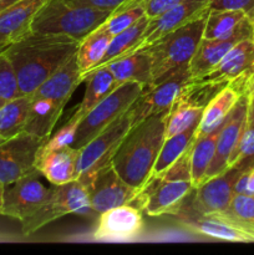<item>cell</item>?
Wrapping results in <instances>:
<instances>
[{
  "label": "cell",
  "mask_w": 254,
  "mask_h": 255,
  "mask_svg": "<svg viewBox=\"0 0 254 255\" xmlns=\"http://www.w3.org/2000/svg\"><path fill=\"white\" fill-rule=\"evenodd\" d=\"M193 144V142H192ZM192 144L181 157L176 159L166 171L153 178H162L167 181H191V151ZM152 179V178H151ZM192 182V181H191Z\"/></svg>",
  "instance_id": "obj_39"
},
{
  "label": "cell",
  "mask_w": 254,
  "mask_h": 255,
  "mask_svg": "<svg viewBox=\"0 0 254 255\" xmlns=\"http://www.w3.org/2000/svg\"><path fill=\"white\" fill-rule=\"evenodd\" d=\"M193 189L191 181L152 178L139 191L134 206L149 217L176 216Z\"/></svg>",
  "instance_id": "obj_8"
},
{
  "label": "cell",
  "mask_w": 254,
  "mask_h": 255,
  "mask_svg": "<svg viewBox=\"0 0 254 255\" xmlns=\"http://www.w3.org/2000/svg\"><path fill=\"white\" fill-rule=\"evenodd\" d=\"M79 44L65 35L40 32H27L9 44L4 54L16 75L20 95H31L76 54Z\"/></svg>",
  "instance_id": "obj_1"
},
{
  "label": "cell",
  "mask_w": 254,
  "mask_h": 255,
  "mask_svg": "<svg viewBox=\"0 0 254 255\" xmlns=\"http://www.w3.org/2000/svg\"><path fill=\"white\" fill-rule=\"evenodd\" d=\"M44 139L21 132L0 144V183H14L21 177L35 171L37 151Z\"/></svg>",
  "instance_id": "obj_11"
},
{
  "label": "cell",
  "mask_w": 254,
  "mask_h": 255,
  "mask_svg": "<svg viewBox=\"0 0 254 255\" xmlns=\"http://www.w3.org/2000/svg\"><path fill=\"white\" fill-rule=\"evenodd\" d=\"M196 129L197 126L191 127V128L186 129V131L181 132V133H177L172 137H167L164 139L148 179L153 178V177L158 176L162 172L166 171L178 157H181L186 152V149L193 142Z\"/></svg>",
  "instance_id": "obj_33"
},
{
  "label": "cell",
  "mask_w": 254,
  "mask_h": 255,
  "mask_svg": "<svg viewBox=\"0 0 254 255\" xmlns=\"http://www.w3.org/2000/svg\"><path fill=\"white\" fill-rule=\"evenodd\" d=\"M105 66L111 71L116 86L125 82H138L147 87L153 82L151 60L144 49H138L126 56L112 60Z\"/></svg>",
  "instance_id": "obj_23"
},
{
  "label": "cell",
  "mask_w": 254,
  "mask_h": 255,
  "mask_svg": "<svg viewBox=\"0 0 254 255\" xmlns=\"http://www.w3.org/2000/svg\"><path fill=\"white\" fill-rule=\"evenodd\" d=\"M86 89L84 97L77 107L76 112L72 116L81 120L90 110L94 109L100 101L105 99L107 95L111 94L116 87L114 76L107 66H100L90 71L85 76Z\"/></svg>",
  "instance_id": "obj_26"
},
{
  "label": "cell",
  "mask_w": 254,
  "mask_h": 255,
  "mask_svg": "<svg viewBox=\"0 0 254 255\" xmlns=\"http://www.w3.org/2000/svg\"><path fill=\"white\" fill-rule=\"evenodd\" d=\"M234 194L254 196V166L247 168L234 184Z\"/></svg>",
  "instance_id": "obj_41"
},
{
  "label": "cell",
  "mask_w": 254,
  "mask_h": 255,
  "mask_svg": "<svg viewBox=\"0 0 254 255\" xmlns=\"http://www.w3.org/2000/svg\"><path fill=\"white\" fill-rule=\"evenodd\" d=\"M147 22H148V16L144 15L142 19H139L138 21L134 22V24L132 25V26H129L128 29L124 30V31L120 32V34L115 35V36L112 37L111 42H110L109 47H107V51L106 54H105L104 59L101 60V62H100L96 67L105 66V65H107L109 62H111L112 60L126 56V55L138 50L139 45H141L142 42V37H143L144 29H146L147 26ZM96 67H95V69H96Z\"/></svg>",
  "instance_id": "obj_30"
},
{
  "label": "cell",
  "mask_w": 254,
  "mask_h": 255,
  "mask_svg": "<svg viewBox=\"0 0 254 255\" xmlns=\"http://www.w3.org/2000/svg\"><path fill=\"white\" fill-rule=\"evenodd\" d=\"M202 112H203L202 109L173 102L166 116V128H164L166 138L181 133L191 127L198 126Z\"/></svg>",
  "instance_id": "obj_35"
},
{
  "label": "cell",
  "mask_w": 254,
  "mask_h": 255,
  "mask_svg": "<svg viewBox=\"0 0 254 255\" xmlns=\"http://www.w3.org/2000/svg\"><path fill=\"white\" fill-rule=\"evenodd\" d=\"M132 127V120L128 112L115 120L111 125L100 132L86 146L80 148L76 166V179L85 187L92 176L101 167L112 161L121 142Z\"/></svg>",
  "instance_id": "obj_7"
},
{
  "label": "cell",
  "mask_w": 254,
  "mask_h": 255,
  "mask_svg": "<svg viewBox=\"0 0 254 255\" xmlns=\"http://www.w3.org/2000/svg\"><path fill=\"white\" fill-rule=\"evenodd\" d=\"M7 46H9V45H6V44H0V55L4 54L5 50H6Z\"/></svg>",
  "instance_id": "obj_49"
},
{
  "label": "cell",
  "mask_w": 254,
  "mask_h": 255,
  "mask_svg": "<svg viewBox=\"0 0 254 255\" xmlns=\"http://www.w3.org/2000/svg\"><path fill=\"white\" fill-rule=\"evenodd\" d=\"M247 19L243 10H209L204 24L203 37L224 39L233 35Z\"/></svg>",
  "instance_id": "obj_32"
},
{
  "label": "cell",
  "mask_w": 254,
  "mask_h": 255,
  "mask_svg": "<svg viewBox=\"0 0 254 255\" xmlns=\"http://www.w3.org/2000/svg\"><path fill=\"white\" fill-rule=\"evenodd\" d=\"M254 6V0H211L209 10H243L248 11Z\"/></svg>",
  "instance_id": "obj_40"
},
{
  "label": "cell",
  "mask_w": 254,
  "mask_h": 255,
  "mask_svg": "<svg viewBox=\"0 0 254 255\" xmlns=\"http://www.w3.org/2000/svg\"><path fill=\"white\" fill-rule=\"evenodd\" d=\"M15 1L16 0H0V12L6 9L7 6H10L11 4H14Z\"/></svg>",
  "instance_id": "obj_46"
},
{
  "label": "cell",
  "mask_w": 254,
  "mask_h": 255,
  "mask_svg": "<svg viewBox=\"0 0 254 255\" xmlns=\"http://www.w3.org/2000/svg\"><path fill=\"white\" fill-rule=\"evenodd\" d=\"M4 141H6V138H4V137H1V136H0V144H1L2 142H4Z\"/></svg>",
  "instance_id": "obj_50"
},
{
  "label": "cell",
  "mask_w": 254,
  "mask_h": 255,
  "mask_svg": "<svg viewBox=\"0 0 254 255\" xmlns=\"http://www.w3.org/2000/svg\"><path fill=\"white\" fill-rule=\"evenodd\" d=\"M241 96L242 95L231 84L226 85L203 109L194 138L206 136L218 128Z\"/></svg>",
  "instance_id": "obj_25"
},
{
  "label": "cell",
  "mask_w": 254,
  "mask_h": 255,
  "mask_svg": "<svg viewBox=\"0 0 254 255\" xmlns=\"http://www.w3.org/2000/svg\"><path fill=\"white\" fill-rule=\"evenodd\" d=\"M86 188L89 189L91 207L97 216L124 204L134 206L139 194V189L124 181L111 162L90 178Z\"/></svg>",
  "instance_id": "obj_10"
},
{
  "label": "cell",
  "mask_w": 254,
  "mask_h": 255,
  "mask_svg": "<svg viewBox=\"0 0 254 255\" xmlns=\"http://www.w3.org/2000/svg\"><path fill=\"white\" fill-rule=\"evenodd\" d=\"M17 96H20V91L16 75L5 54H1L0 55V100L5 102Z\"/></svg>",
  "instance_id": "obj_37"
},
{
  "label": "cell",
  "mask_w": 254,
  "mask_h": 255,
  "mask_svg": "<svg viewBox=\"0 0 254 255\" xmlns=\"http://www.w3.org/2000/svg\"><path fill=\"white\" fill-rule=\"evenodd\" d=\"M222 125L211 133L193 139L191 151V181L194 188L204 182L207 169L211 166L216 153L217 138Z\"/></svg>",
  "instance_id": "obj_29"
},
{
  "label": "cell",
  "mask_w": 254,
  "mask_h": 255,
  "mask_svg": "<svg viewBox=\"0 0 254 255\" xmlns=\"http://www.w3.org/2000/svg\"><path fill=\"white\" fill-rule=\"evenodd\" d=\"M246 125L249 128L254 129V95L248 97V107H247Z\"/></svg>",
  "instance_id": "obj_45"
},
{
  "label": "cell",
  "mask_w": 254,
  "mask_h": 255,
  "mask_svg": "<svg viewBox=\"0 0 254 255\" xmlns=\"http://www.w3.org/2000/svg\"><path fill=\"white\" fill-rule=\"evenodd\" d=\"M66 214H76L86 218L99 217L91 207L89 189L79 179L60 186H52L49 198L41 208L21 222L22 234L30 236L50 222L56 221Z\"/></svg>",
  "instance_id": "obj_5"
},
{
  "label": "cell",
  "mask_w": 254,
  "mask_h": 255,
  "mask_svg": "<svg viewBox=\"0 0 254 255\" xmlns=\"http://www.w3.org/2000/svg\"><path fill=\"white\" fill-rule=\"evenodd\" d=\"M228 84L211 81L203 77H191L181 89L178 96L174 100V104L203 110L207 104Z\"/></svg>",
  "instance_id": "obj_31"
},
{
  "label": "cell",
  "mask_w": 254,
  "mask_h": 255,
  "mask_svg": "<svg viewBox=\"0 0 254 255\" xmlns=\"http://www.w3.org/2000/svg\"><path fill=\"white\" fill-rule=\"evenodd\" d=\"M252 40H253L254 42V25H253V35H252Z\"/></svg>",
  "instance_id": "obj_51"
},
{
  "label": "cell",
  "mask_w": 254,
  "mask_h": 255,
  "mask_svg": "<svg viewBox=\"0 0 254 255\" xmlns=\"http://www.w3.org/2000/svg\"><path fill=\"white\" fill-rule=\"evenodd\" d=\"M144 90L138 82H125L107 95L79 122L71 146L80 149L132 106Z\"/></svg>",
  "instance_id": "obj_6"
},
{
  "label": "cell",
  "mask_w": 254,
  "mask_h": 255,
  "mask_svg": "<svg viewBox=\"0 0 254 255\" xmlns=\"http://www.w3.org/2000/svg\"><path fill=\"white\" fill-rule=\"evenodd\" d=\"M214 214L254 237V196L234 194L228 208Z\"/></svg>",
  "instance_id": "obj_34"
},
{
  "label": "cell",
  "mask_w": 254,
  "mask_h": 255,
  "mask_svg": "<svg viewBox=\"0 0 254 255\" xmlns=\"http://www.w3.org/2000/svg\"><path fill=\"white\" fill-rule=\"evenodd\" d=\"M30 104L31 99L29 95H20L0 106V136L9 139L24 132Z\"/></svg>",
  "instance_id": "obj_28"
},
{
  "label": "cell",
  "mask_w": 254,
  "mask_h": 255,
  "mask_svg": "<svg viewBox=\"0 0 254 255\" xmlns=\"http://www.w3.org/2000/svg\"><path fill=\"white\" fill-rule=\"evenodd\" d=\"M206 17L207 15L193 20L142 47L151 60L153 82L163 80L181 67L189 66L194 51L203 37Z\"/></svg>",
  "instance_id": "obj_4"
},
{
  "label": "cell",
  "mask_w": 254,
  "mask_h": 255,
  "mask_svg": "<svg viewBox=\"0 0 254 255\" xmlns=\"http://www.w3.org/2000/svg\"><path fill=\"white\" fill-rule=\"evenodd\" d=\"M166 112L153 115L131 127L112 157V166L129 186L141 191L151 176L166 139Z\"/></svg>",
  "instance_id": "obj_2"
},
{
  "label": "cell",
  "mask_w": 254,
  "mask_h": 255,
  "mask_svg": "<svg viewBox=\"0 0 254 255\" xmlns=\"http://www.w3.org/2000/svg\"><path fill=\"white\" fill-rule=\"evenodd\" d=\"M4 192H5V186L2 183H0V216H2V201H4Z\"/></svg>",
  "instance_id": "obj_47"
},
{
  "label": "cell",
  "mask_w": 254,
  "mask_h": 255,
  "mask_svg": "<svg viewBox=\"0 0 254 255\" xmlns=\"http://www.w3.org/2000/svg\"><path fill=\"white\" fill-rule=\"evenodd\" d=\"M247 19L249 20V22H251L252 26H253L254 25V6L252 7L251 10H248V11H247Z\"/></svg>",
  "instance_id": "obj_48"
},
{
  "label": "cell",
  "mask_w": 254,
  "mask_h": 255,
  "mask_svg": "<svg viewBox=\"0 0 254 255\" xmlns=\"http://www.w3.org/2000/svg\"><path fill=\"white\" fill-rule=\"evenodd\" d=\"M234 166L243 168L254 166V129L247 127V125L227 162V168Z\"/></svg>",
  "instance_id": "obj_36"
},
{
  "label": "cell",
  "mask_w": 254,
  "mask_h": 255,
  "mask_svg": "<svg viewBox=\"0 0 254 255\" xmlns=\"http://www.w3.org/2000/svg\"><path fill=\"white\" fill-rule=\"evenodd\" d=\"M182 1H184V0H146V4H144L146 15L148 17L157 16L166 10L181 4Z\"/></svg>",
  "instance_id": "obj_42"
},
{
  "label": "cell",
  "mask_w": 254,
  "mask_h": 255,
  "mask_svg": "<svg viewBox=\"0 0 254 255\" xmlns=\"http://www.w3.org/2000/svg\"><path fill=\"white\" fill-rule=\"evenodd\" d=\"M29 96L31 99V104L24 132L46 141L51 136L52 129L61 116L65 105L36 95Z\"/></svg>",
  "instance_id": "obj_24"
},
{
  "label": "cell",
  "mask_w": 254,
  "mask_h": 255,
  "mask_svg": "<svg viewBox=\"0 0 254 255\" xmlns=\"http://www.w3.org/2000/svg\"><path fill=\"white\" fill-rule=\"evenodd\" d=\"M189 79H191L189 66H183L169 74L163 80H159L144 87L142 94L127 110L131 116L132 127L147 117L162 114L171 109L181 89Z\"/></svg>",
  "instance_id": "obj_9"
},
{
  "label": "cell",
  "mask_w": 254,
  "mask_h": 255,
  "mask_svg": "<svg viewBox=\"0 0 254 255\" xmlns=\"http://www.w3.org/2000/svg\"><path fill=\"white\" fill-rule=\"evenodd\" d=\"M112 37L114 36L105 29L104 25H101L80 41L76 57L84 81L85 76L91 70H94L104 59Z\"/></svg>",
  "instance_id": "obj_27"
},
{
  "label": "cell",
  "mask_w": 254,
  "mask_h": 255,
  "mask_svg": "<svg viewBox=\"0 0 254 255\" xmlns=\"http://www.w3.org/2000/svg\"><path fill=\"white\" fill-rule=\"evenodd\" d=\"M247 107H248V97L241 96L224 120L223 125L219 129L218 138H217L216 153L212 159L211 166L207 169L204 181L227 169V162H228L229 156L236 147L239 136L246 126Z\"/></svg>",
  "instance_id": "obj_17"
},
{
  "label": "cell",
  "mask_w": 254,
  "mask_h": 255,
  "mask_svg": "<svg viewBox=\"0 0 254 255\" xmlns=\"http://www.w3.org/2000/svg\"><path fill=\"white\" fill-rule=\"evenodd\" d=\"M80 149L72 146L56 149H40L35 159V169L41 173L52 186L67 183L76 179V166Z\"/></svg>",
  "instance_id": "obj_19"
},
{
  "label": "cell",
  "mask_w": 254,
  "mask_h": 255,
  "mask_svg": "<svg viewBox=\"0 0 254 255\" xmlns=\"http://www.w3.org/2000/svg\"><path fill=\"white\" fill-rule=\"evenodd\" d=\"M229 84L242 95V96H253L254 95V69L244 76L233 80Z\"/></svg>",
  "instance_id": "obj_43"
},
{
  "label": "cell",
  "mask_w": 254,
  "mask_h": 255,
  "mask_svg": "<svg viewBox=\"0 0 254 255\" xmlns=\"http://www.w3.org/2000/svg\"><path fill=\"white\" fill-rule=\"evenodd\" d=\"M179 224L187 231L208 238L227 242L254 243V237L238 227L233 226L217 214H198L189 209L184 202L181 211L176 214Z\"/></svg>",
  "instance_id": "obj_16"
},
{
  "label": "cell",
  "mask_w": 254,
  "mask_h": 255,
  "mask_svg": "<svg viewBox=\"0 0 254 255\" xmlns=\"http://www.w3.org/2000/svg\"><path fill=\"white\" fill-rule=\"evenodd\" d=\"M2 104H4V101H1V100H0V106H1Z\"/></svg>",
  "instance_id": "obj_52"
},
{
  "label": "cell",
  "mask_w": 254,
  "mask_h": 255,
  "mask_svg": "<svg viewBox=\"0 0 254 255\" xmlns=\"http://www.w3.org/2000/svg\"><path fill=\"white\" fill-rule=\"evenodd\" d=\"M142 211L132 204L115 207L99 214L94 232L96 241H131L143 231Z\"/></svg>",
  "instance_id": "obj_14"
},
{
  "label": "cell",
  "mask_w": 254,
  "mask_h": 255,
  "mask_svg": "<svg viewBox=\"0 0 254 255\" xmlns=\"http://www.w3.org/2000/svg\"><path fill=\"white\" fill-rule=\"evenodd\" d=\"M37 169L21 177L14 183L5 186L2 201V216L22 222L36 213L50 196V188H46L40 179Z\"/></svg>",
  "instance_id": "obj_12"
},
{
  "label": "cell",
  "mask_w": 254,
  "mask_h": 255,
  "mask_svg": "<svg viewBox=\"0 0 254 255\" xmlns=\"http://www.w3.org/2000/svg\"><path fill=\"white\" fill-rule=\"evenodd\" d=\"M49 0H16L0 12V44H11L30 31L37 12Z\"/></svg>",
  "instance_id": "obj_20"
},
{
  "label": "cell",
  "mask_w": 254,
  "mask_h": 255,
  "mask_svg": "<svg viewBox=\"0 0 254 255\" xmlns=\"http://www.w3.org/2000/svg\"><path fill=\"white\" fill-rule=\"evenodd\" d=\"M79 122L80 119H77V117H70L69 121H67L56 133L51 134V136L44 142L41 148L49 151V149H56L61 148V147L71 146L72 142H74L75 139V134H76Z\"/></svg>",
  "instance_id": "obj_38"
},
{
  "label": "cell",
  "mask_w": 254,
  "mask_h": 255,
  "mask_svg": "<svg viewBox=\"0 0 254 255\" xmlns=\"http://www.w3.org/2000/svg\"><path fill=\"white\" fill-rule=\"evenodd\" d=\"M253 35V26L248 19L244 20L233 35L224 39H207L202 37L189 62L191 77H202L211 71L224 55L241 40L248 39Z\"/></svg>",
  "instance_id": "obj_18"
},
{
  "label": "cell",
  "mask_w": 254,
  "mask_h": 255,
  "mask_svg": "<svg viewBox=\"0 0 254 255\" xmlns=\"http://www.w3.org/2000/svg\"><path fill=\"white\" fill-rule=\"evenodd\" d=\"M71 1L77 2V4L86 5V6L95 7V9L114 11L115 9L121 6L126 0H71Z\"/></svg>",
  "instance_id": "obj_44"
},
{
  "label": "cell",
  "mask_w": 254,
  "mask_h": 255,
  "mask_svg": "<svg viewBox=\"0 0 254 255\" xmlns=\"http://www.w3.org/2000/svg\"><path fill=\"white\" fill-rule=\"evenodd\" d=\"M254 69V42L252 37L237 42L223 59L207 72L203 79L217 82H231Z\"/></svg>",
  "instance_id": "obj_21"
},
{
  "label": "cell",
  "mask_w": 254,
  "mask_h": 255,
  "mask_svg": "<svg viewBox=\"0 0 254 255\" xmlns=\"http://www.w3.org/2000/svg\"><path fill=\"white\" fill-rule=\"evenodd\" d=\"M111 14L71 0H49L34 17L29 32L65 35L81 41Z\"/></svg>",
  "instance_id": "obj_3"
},
{
  "label": "cell",
  "mask_w": 254,
  "mask_h": 255,
  "mask_svg": "<svg viewBox=\"0 0 254 255\" xmlns=\"http://www.w3.org/2000/svg\"><path fill=\"white\" fill-rule=\"evenodd\" d=\"M81 82H84L76 54L65 62L49 79L45 80L31 95L46 97L59 104L66 105L71 95Z\"/></svg>",
  "instance_id": "obj_22"
},
{
  "label": "cell",
  "mask_w": 254,
  "mask_h": 255,
  "mask_svg": "<svg viewBox=\"0 0 254 255\" xmlns=\"http://www.w3.org/2000/svg\"><path fill=\"white\" fill-rule=\"evenodd\" d=\"M247 168L229 167L222 173L204 181L193 189L192 198L188 199L189 209L198 214H214L224 211L231 204L234 196V184Z\"/></svg>",
  "instance_id": "obj_13"
},
{
  "label": "cell",
  "mask_w": 254,
  "mask_h": 255,
  "mask_svg": "<svg viewBox=\"0 0 254 255\" xmlns=\"http://www.w3.org/2000/svg\"><path fill=\"white\" fill-rule=\"evenodd\" d=\"M209 1L211 0H184L157 16L148 17L139 49L152 44L167 32L206 16L209 11Z\"/></svg>",
  "instance_id": "obj_15"
}]
</instances>
